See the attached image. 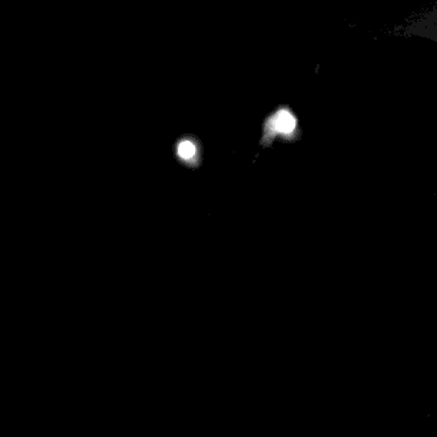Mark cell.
Instances as JSON below:
<instances>
[{
  "label": "cell",
  "mask_w": 437,
  "mask_h": 437,
  "mask_svg": "<svg viewBox=\"0 0 437 437\" xmlns=\"http://www.w3.org/2000/svg\"><path fill=\"white\" fill-rule=\"evenodd\" d=\"M175 153L176 158H177L182 164L194 167V165L200 163L199 144L195 142V140L189 139V137H186V139L183 137L182 140H180V141L176 144Z\"/></svg>",
  "instance_id": "obj_1"
},
{
  "label": "cell",
  "mask_w": 437,
  "mask_h": 437,
  "mask_svg": "<svg viewBox=\"0 0 437 437\" xmlns=\"http://www.w3.org/2000/svg\"><path fill=\"white\" fill-rule=\"evenodd\" d=\"M296 120L287 110H280L268 122V129L273 134L288 135L295 130Z\"/></svg>",
  "instance_id": "obj_2"
}]
</instances>
